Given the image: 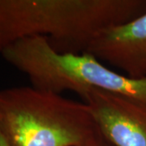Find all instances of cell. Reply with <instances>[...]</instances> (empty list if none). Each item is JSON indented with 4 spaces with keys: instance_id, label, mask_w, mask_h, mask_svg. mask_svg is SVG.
Returning <instances> with one entry per match:
<instances>
[{
    "instance_id": "obj_1",
    "label": "cell",
    "mask_w": 146,
    "mask_h": 146,
    "mask_svg": "<svg viewBox=\"0 0 146 146\" xmlns=\"http://www.w3.org/2000/svg\"><path fill=\"white\" fill-rule=\"evenodd\" d=\"M145 11L146 0H0V54L34 36L58 52L81 54L99 32Z\"/></svg>"
},
{
    "instance_id": "obj_2",
    "label": "cell",
    "mask_w": 146,
    "mask_h": 146,
    "mask_svg": "<svg viewBox=\"0 0 146 146\" xmlns=\"http://www.w3.org/2000/svg\"><path fill=\"white\" fill-rule=\"evenodd\" d=\"M1 55L37 89L58 94L72 91L80 98L90 90L100 89L146 104V77L135 79L116 72L89 53L58 52L46 36L21 39Z\"/></svg>"
},
{
    "instance_id": "obj_3",
    "label": "cell",
    "mask_w": 146,
    "mask_h": 146,
    "mask_svg": "<svg viewBox=\"0 0 146 146\" xmlns=\"http://www.w3.org/2000/svg\"><path fill=\"white\" fill-rule=\"evenodd\" d=\"M0 129L10 146H83L98 131L84 102L33 86L0 90Z\"/></svg>"
},
{
    "instance_id": "obj_4",
    "label": "cell",
    "mask_w": 146,
    "mask_h": 146,
    "mask_svg": "<svg viewBox=\"0 0 146 146\" xmlns=\"http://www.w3.org/2000/svg\"><path fill=\"white\" fill-rule=\"evenodd\" d=\"M81 99L101 135L113 146H146V104L100 89Z\"/></svg>"
},
{
    "instance_id": "obj_5",
    "label": "cell",
    "mask_w": 146,
    "mask_h": 146,
    "mask_svg": "<svg viewBox=\"0 0 146 146\" xmlns=\"http://www.w3.org/2000/svg\"><path fill=\"white\" fill-rule=\"evenodd\" d=\"M85 52L123 71L129 77H146V11L99 32Z\"/></svg>"
},
{
    "instance_id": "obj_6",
    "label": "cell",
    "mask_w": 146,
    "mask_h": 146,
    "mask_svg": "<svg viewBox=\"0 0 146 146\" xmlns=\"http://www.w3.org/2000/svg\"><path fill=\"white\" fill-rule=\"evenodd\" d=\"M83 146H113L110 144L104 137L101 135L99 131L94 135L91 139H89Z\"/></svg>"
},
{
    "instance_id": "obj_7",
    "label": "cell",
    "mask_w": 146,
    "mask_h": 146,
    "mask_svg": "<svg viewBox=\"0 0 146 146\" xmlns=\"http://www.w3.org/2000/svg\"><path fill=\"white\" fill-rule=\"evenodd\" d=\"M0 146H10L0 129Z\"/></svg>"
}]
</instances>
